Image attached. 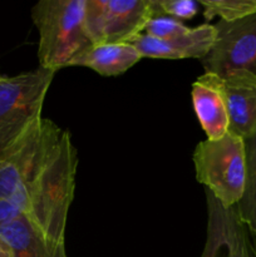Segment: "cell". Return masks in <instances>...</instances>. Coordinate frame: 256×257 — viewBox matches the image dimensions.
Here are the masks:
<instances>
[{"label": "cell", "mask_w": 256, "mask_h": 257, "mask_svg": "<svg viewBox=\"0 0 256 257\" xmlns=\"http://www.w3.org/2000/svg\"><path fill=\"white\" fill-rule=\"evenodd\" d=\"M78 151L72 135L43 118L19 186L9 201L48 242L65 246L68 213L74 198Z\"/></svg>", "instance_id": "6da1fadb"}, {"label": "cell", "mask_w": 256, "mask_h": 257, "mask_svg": "<svg viewBox=\"0 0 256 257\" xmlns=\"http://www.w3.org/2000/svg\"><path fill=\"white\" fill-rule=\"evenodd\" d=\"M84 15L85 0H42L33 7L39 67L58 72L92 47Z\"/></svg>", "instance_id": "7a4b0ae2"}, {"label": "cell", "mask_w": 256, "mask_h": 257, "mask_svg": "<svg viewBox=\"0 0 256 257\" xmlns=\"http://www.w3.org/2000/svg\"><path fill=\"white\" fill-rule=\"evenodd\" d=\"M55 73L38 67L0 79V156L42 120L43 104Z\"/></svg>", "instance_id": "3957f363"}, {"label": "cell", "mask_w": 256, "mask_h": 257, "mask_svg": "<svg viewBox=\"0 0 256 257\" xmlns=\"http://www.w3.org/2000/svg\"><path fill=\"white\" fill-rule=\"evenodd\" d=\"M196 178L225 207L240 202L246 181V147L241 137L227 132L216 141L198 143L193 152Z\"/></svg>", "instance_id": "277c9868"}, {"label": "cell", "mask_w": 256, "mask_h": 257, "mask_svg": "<svg viewBox=\"0 0 256 257\" xmlns=\"http://www.w3.org/2000/svg\"><path fill=\"white\" fill-rule=\"evenodd\" d=\"M155 15L153 0H85L84 24L93 45L132 43Z\"/></svg>", "instance_id": "5b68a950"}, {"label": "cell", "mask_w": 256, "mask_h": 257, "mask_svg": "<svg viewBox=\"0 0 256 257\" xmlns=\"http://www.w3.org/2000/svg\"><path fill=\"white\" fill-rule=\"evenodd\" d=\"M213 47L201 59L205 73L225 77L246 70L256 75V14L215 24Z\"/></svg>", "instance_id": "8992f818"}, {"label": "cell", "mask_w": 256, "mask_h": 257, "mask_svg": "<svg viewBox=\"0 0 256 257\" xmlns=\"http://www.w3.org/2000/svg\"><path fill=\"white\" fill-rule=\"evenodd\" d=\"M207 231L201 257H256L247 228L233 207L221 205L206 190Z\"/></svg>", "instance_id": "52a82bcc"}, {"label": "cell", "mask_w": 256, "mask_h": 257, "mask_svg": "<svg viewBox=\"0 0 256 257\" xmlns=\"http://www.w3.org/2000/svg\"><path fill=\"white\" fill-rule=\"evenodd\" d=\"M228 113V132L243 141L256 132V75L246 70L216 75Z\"/></svg>", "instance_id": "ba28073f"}, {"label": "cell", "mask_w": 256, "mask_h": 257, "mask_svg": "<svg viewBox=\"0 0 256 257\" xmlns=\"http://www.w3.org/2000/svg\"><path fill=\"white\" fill-rule=\"evenodd\" d=\"M216 39L215 25L208 23L196 28H190L187 33L171 39L161 40L140 34L132 40L131 44L140 52L143 58L152 59H202Z\"/></svg>", "instance_id": "9c48e42d"}, {"label": "cell", "mask_w": 256, "mask_h": 257, "mask_svg": "<svg viewBox=\"0 0 256 257\" xmlns=\"http://www.w3.org/2000/svg\"><path fill=\"white\" fill-rule=\"evenodd\" d=\"M193 109L207 140L216 141L228 132L227 108L225 99L216 83V75L203 73L196 79L191 90Z\"/></svg>", "instance_id": "30bf717a"}, {"label": "cell", "mask_w": 256, "mask_h": 257, "mask_svg": "<svg viewBox=\"0 0 256 257\" xmlns=\"http://www.w3.org/2000/svg\"><path fill=\"white\" fill-rule=\"evenodd\" d=\"M143 59L131 43L92 45L72 60L69 67H87L104 77H117Z\"/></svg>", "instance_id": "8fae6325"}, {"label": "cell", "mask_w": 256, "mask_h": 257, "mask_svg": "<svg viewBox=\"0 0 256 257\" xmlns=\"http://www.w3.org/2000/svg\"><path fill=\"white\" fill-rule=\"evenodd\" d=\"M0 237L14 257H67L65 246H55L42 237L24 216L0 227Z\"/></svg>", "instance_id": "7c38bea8"}, {"label": "cell", "mask_w": 256, "mask_h": 257, "mask_svg": "<svg viewBox=\"0 0 256 257\" xmlns=\"http://www.w3.org/2000/svg\"><path fill=\"white\" fill-rule=\"evenodd\" d=\"M246 181L240 202L235 206L236 212L247 228L256 248V132L245 140Z\"/></svg>", "instance_id": "4fadbf2b"}, {"label": "cell", "mask_w": 256, "mask_h": 257, "mask_svg": "<svg viewBox=\"0 0 256 257\" xmlns=\"http://www.w3.org/2000/svg\"><path fill=\"white\" fill-rule=\"evenodd\" d=\"M198 3L202 5L207 23L216 17L225 22H233L256 14V0H201Z\"/></svg>", "instance_id": "5bb4252c"}, {"label": "cell", "mask_w": 256, "mask_h": 257, "mask_svg": "<svg viewBox=\"0 0 256 257\" xmlns=\"http://www.w3.org/2000/svg\"><path fill=\"white\" fill-rule=\"evenodd\" d=\"M155 13L157 15L175 18L183 23L190 20L200 12V3L193 0H153Z\"/></svg>", "instance_id": "9a60e30c"}, {"label": "cell", "mask_w": 256, "mask_h": 257, "mask_svg": "<svg viewBox=\"0 0 256 257\" xmlns=\"http://www.w3.org/2000/svg\"><path fill=\"white\" fill-rule=\"evenodd\" d=\"M188 30L190 28L186 27L182 22L175 19V18L157 15L147 23L145 28V34H147L148 37L156 38V39L166 40L185 34Z\"/></svg>", "instance_id": "2e32d148"}, {"label": "cell", "mask_w": 256, "mask_h": 257, "mask_svg": "<svg viewBox=\"0 0 256 257\" xmlns=\"http://www.w3.org/2000/svg\"><path fill=\"white\" fill-rule=\"evenodd\" d=\"M20 216L23 215L17 206L7 200H0V227L13 222Z\"/></svg>", "instance_id": "e0dca14e"}, {"label": "cell", "mask_w": 256, "mask_h": 257, "mask_svg": "<svg viewBox=\"0 0 256 257\" xmlns=\"http://www.w3.org/2000/svg\"><path fill=\"white\" fill-rule=\"evenodd\" d=\"M0 257H14L10 246L0 237Z\"/></svg>", "instance_id": "ac0fdd59"}, {"label": "cell", "mask_w": 256, "mask_h": 257, "mask_svg": "<svg viewBox=\"0 0 256 257\" xmlns=\"http://www.w3.org/2000/svg\"><path fill=\"white\" fill-rule=\"evenodd\" d=\"M2 78H3V77H2V75H0V79H2Z\"/></svg>", "instance_id": "d6986e66"}]
</instances>
